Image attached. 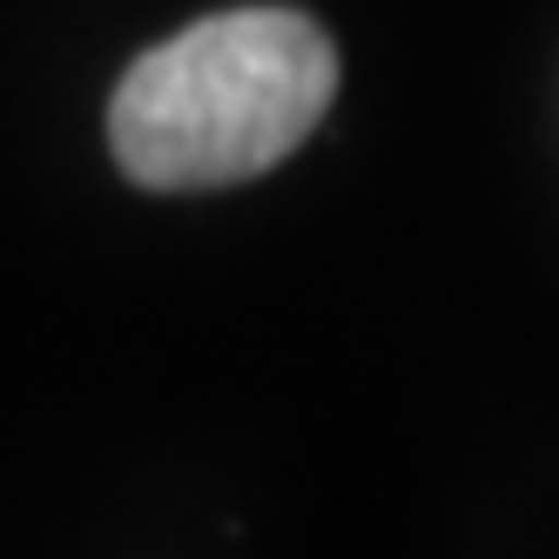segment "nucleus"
Returning a JSON list of instances; mask_svg holds the SVG:
<instances>
[{"label":"nucleus","instance_id":"f257e3e1","mask_svg":"<svg viewBox=\"0 0 559 559\" xmlns=\"http://www.w3.org/2000/svg\"><path fill=\"white\" fill-rule=\"evenodd\" d=\"M337 102V48L297 8H229L148 48L108 102V148L142 189H229L276 169Z\"/></svg>","mask_w":559,"mask_h":559}]
</instances>
